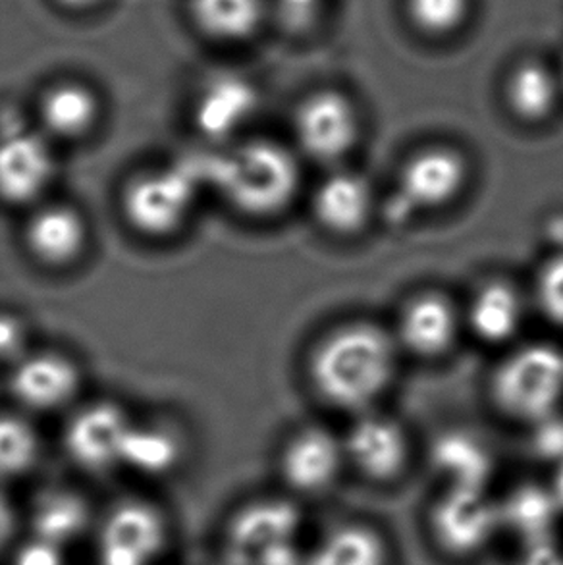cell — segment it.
Wrapping results in <instances>:
<instances>
[{
	"label": "cell",
	"mask_w": 563,
	"mask_h": 565,
	"mask_svg": "<svg viewBox=\"0 0 563 565\" xmlns=\"http://www.w3.org/2000/svg\"><path fill=\"white\" fill-rule=\"evenodd\" d=\"M301 188L297 154L270 138L237 139L209 151V193L249 221L286 213Z\"/></svg>",
	"instance_id": "cell-1"
},
{
	"label": "cell",
	"mask_w": 563,
	"mask_h": 565,
	"mask_svg": "<svg viewBox=\"0 0 563 565\" xmlns=\"http://www.w3.org/2000/svg\"><path fill=\"white\" fill-rule=\"evenodd\" d=\"M397 342L374 322L330 330L309 358V379L327 404L365 413L396 376Z\"/></svg>",
	"instance_id": "cell-2"
},
{
	"label": "cell",
	"mask_w": 563,
	"mask_h": 565,
	"mask_svg": "<svg viewBox=\"0 0 563 565\" xmlns=\"http://www.w3.org/2000/svg\"><path fill=\"white\" fill-rule=\"evenodd\" d=\"M209 193V154H185L138 170L124 184L120 209L138 236L174 237L190 224L201 198Z\"/></svg>",
	"instance_id": "cell-3"
},
{
	"label": "cell",
	"mask_w": 563,
	"mask_h": 565,
	"mask_svg": "<svg viewBox=\"0 0 563 565\" xmlns=\"http://www.w3.org/2000/svg\"><path fill=\"white\" fill-rule=\"evenodd\" d=\"M426 546L446 564H477L502 536L498 500L487 490L440 489L421 515Z\"/></svg>",
	"instance_id": "cell-4"
},
{
	"label": "cell",
	"mask_w": 563,
	"mask_h": 565,
	"mask_svg": "<svg viewBox=\"0 0 563 565\" xmlns=\"http://www.w3.org/2000/svg\"><path fill=\"white\" fill-rule=\"evenodd\" d=\"M174 543L170 513L152 498L130 494L97 513L92 546L95 565H160Z\"/></svg>",
	"instance_id": "cell-5"
},
{
	"label": "cell",
	"mask_w": 563,
	"mask_h": 565,
	"mask_svg": "<svg viewBox=\"0 0 563 565\" xmlns=\"http://www.w3.org/2000/svg\"><path fill=\"white\" fill-rule=\"evenodd\" d=\"M490 392L503 415L531 427L556 415L563 402L562 350L544 342L513 350L496 367Z\"/></svg>",
	"instance_id": "cell-6"
},
{
	"label": "cell",
	"mask_w": 563,
	"mask_h": 565,
	"mask_svg": "<svg viewBox=\"0 0 563 565\" xmlns=\"http://www.w3.org/2000/svg\"><path fill=\"white\" fill-rule=\"evenodd\" d=\"M469 182V162L448 146H431L412 154L400 170L396 190L384 213L394 224H404L421 213L452 205Z\"/></svg>",
	"instance_id": "cell-7"
},
{
	"label": "cell",
	"mask_w": 563,
	"mask_h": 565,
	"mask_svg": "<svg viewBox=\"0 0 563 565\" xmlns=\"http://www.w3.org/2000/svg\"><path fill=\"white\" fill-rule=\"evenodd\" d=\"M59 146L35 122L0 126V205L30 211L51 198Z\"/></svg>",
	"instance_id": "cell-8"
},
{
	"label": "cell",
	"mask_w": 563,
	"mask_h": 565,
	"mask_svg": "<svg viewBox=\"0 0 563 565\" xmlns=\"http://www.w3.org/2000/svg\"><path fill=\"white\" fill-rule=\"evenodd\" d=\"M134 419L115 399L100 397L74 405L62 428V448L70 463L92 477L123 469L124 448Z\"/></svg>",
	"instance_id": "cell-9"
},
{
	"label": "cell",
	"mask_w": 563,
	"mask_h": 565,
	"mask_svg": "<svg viewBox=\"0 0 563 565\" xmlns=\"http://www.w3.org/2000/svg\"><path fill=\"white\" fill-rule=\"evenodd\" d=\"M284 494L299 504L332 494L348 471L340 436L325 427H304L282 444L276 459Z\"/></svg>",
	"instance_id": "cell-10"
},
{
	"label": "cell",
	"mask_w": 563,
	"mask_h": 565,
	"mask_svg": "<svg viewBox=\"0 0 563 565\" xmlns=\"http://www.w3.org/2000/svg\"><path fill=\"white\" fill-rule=\"evenodd\" d=\"M342 443L348 471L374 489L397 487L412 469V438L404 425L389 415L361 413Z\"/></svg>",
	"instance_id": "cell-11"
},
{
	"label": "cell",
	"mask_w": 563,
	"mask_h": 565,
	"mask_svg": "<svg viewBox=\"0 0 563 565\" xmlns=\"http://www.w3.org/2000/svg\"><path fill=\"white\" fill-rule=\"evenodd\" d=\"M84 386L82 367L70 353L53 348H33L14 367L8 369V394L15 409L39 415L68 413L79 404Z\"/></svg>",
	"instance_id": "cell-12"
},
{
	"label": "cell",
	"mask_w": 563,
	"mask_h": 565,
	"mask_svg": "<svg viewBox=\"0 0 563 565\" xmlns=\"http://www.w3.org/2000/svg\"><path fill=\"white\" fill-rule=\"evenodd\" d=\"M294 134L301 153L312 161L334 164L358 146L361 116L346 93L319 89L296 108Z\"/></svg>",
	"instance_id": "cell-13"
},
{
	"label": "cell",
	"mask_w": 563,
	"mask_h": 565,
	"mask_svg": "<svg viewBox=\"0 0 563 565\" xmlns=\"http://www.w3.org/2000/svg\"><path fill=\"white\" fill-rule=\"evenodd\" d=\"M22 239L25 252L38 265L49 270H66L84 259L92 228L79 206L49 198L28 211Z\"/></svg>",
	"instance_id": "cell-14"
},
{
	"label": "cell",
	"mask_w": 563,
	"mask_h": 565,
	"mask_svg": "<svg viewBox=\"0 0 563 565\" xmlns=\"http://www.w3.org/2000/svg\"><path fill=\"white\" fill-rule=\"evenodd\" d=\"M259 110V92L240 74H221L201 85L193 105L191 120L195 130L216 147L230 146L245 138V126Z\"/></svg>",
	"instance_id": "cell-15"
},
{
	"label": "cell",
	"mask_w": 563,
	"mask_h": 565,
	"mask_svg": "<svg viewBox=\"0 0 563 565\" xmlns=\"http://www.w3.org/2000/svg\"><path fill=\"white\" fill-rule=\"evenodd\" d=\"M103 115V97L89 82L61 77L39 95L33 122L53 143L64 146L92 138Z\"/></svg>",
	"instance_id": "cell-16"
},
{
	"label": "cell",
	"mask_w": 563,
	"mask_h": 565,
	"mask_svg": "<svg viewBox=\"0 0 563 565\" xmlns=\"http://www.w3.org/2000/svg\"><path fill=\"white\" fill-rule=\"evenodd\" d=\"M461 322V311L446 294L421 291L402 307L394 340L413 355L434 360L454 348Z\"/></svg>",
	"instance_id": "cell-17"
},
{
	"label": "cell",
	"mask_w": 563,
	"mask_h": 565,
	"mask_svg": "<svg viewBox=\"0 0 563 565\" xmlns=\"http://www.w3.org/2000/svg\"><path fill=\"white\" fill-rule=\"evenodd\" d=\"M394 539L379 521H334L305 554V565H397Z\"/></svg>",
	"instance_id": "cell-18"
},
{
	"label": "cell",
	"mask_w": 563,
	"mask_h": 565,
	"mask_svg": "<svg viewBox=\"0 0 563 565\" xmlns=\"http://www.w3.org/2000/svg\"><path fill=\"white\" fill-rule=\"evenodd\" d=\"M185 18L195 35L214 46L249 45L270 20L268 0H185Z\"/></svg>",
	"instance_id": "cell-19"
},
{
	"label": "cell",
	"mask_w": 563,
	"mask_h": 565,
	"mask_svg": "<svg viewBox=\"0 0 563 565\" xmlns=\"http://www.w3.org/2000/svg\"><path fill=\"white\" fill-rule=\"evenodd\" d=\"M315 221L334 236H355L374 213V193L365 178L353 170H336L312 193Z\"/></svg>",
	"instance_id": "cell-20"
},
{
	"label": "cell",
	"mask_w": 563,
	"mask_h": 565,
	"mask_svg": "<svg viewBox=\"0 0 563 565\" xmlns=\"http://www.w3.org/2000/svg\"><path fill=\"white\" fill-rule=\"evenodd\" d=\"M188 456V438L170 419H134L124 448L123 469L147 479L174 473Z\"/></svg>",
	"instance_id": "cell-21"
},
{
	"label": "cell",
	"mask_w": 563,
	"mask_h": 565,
	"mask_svg": "<svg viewBox=\"0 0 563 565\" xmlns=\"http://www.w3.org/2000/svg\"><path fill=\"white\" fill-rule=\"evenodd\" d=\"M525 319V303L518 288L502 278H492L480 284L464 321L472 334L487 344H503L516 338Z\"/></svg>",
	"instance_id": "cell-22"
},
{
	"label": "cell",
	"mask_w": 563,
	"mask_h": 565,
	"mask_svg": "<svg viewBox=\"0 0 563 565\" xmlns=\"http://www.w3.org/2000/svg\"><path fill=\"white\" fill-rule=\"evenodd\" d=\"M502 535L518 539V544L554 539L563 515L549 484L519 482L498 500Z\"/></svg>",
	"instance_id": "cell-23"
},
{
	"label": "cell",
	"mask_w": 563,
	"mask_h": 565,
	"mask_svg": "<svg viewBox=\"0 0 563 565\" xmlns=\"http://www.w3.org/2000/svg\"><path fill=\"white\" fill-rule=\"evenodd\" d=\"M562 95L557 70L550 68L537 58L516 64L506 79V105L521 122L549 120Z\"/></svg>",
	"instance_id": "cell-24"
},
{
	"label": "cell",
	"mask_w": 563,
	"mask_h": 565,
	"mask_svg": "<svg viewBox=\"0 0 563 565\" xmlns=\"http://www.w3.org/2000/svg\"><path fill=\"white\" fill-rule=\"evenodd\" d=\"M431 463L440 479V489L487 490L495 469L490 451L482 444L457 433L434 443Z\"/></svg>",
	"instance_id": "cell-25"
},
{
	"label": "cell",
	"mask_w": 563,
	"mask_h": 565,
	"mask_svg": "<svg viewBox=\"0 0 563 565\" xmlns=\"http://www.w3.org/2000/svg\"><path fill=\"white\" fill-rule=\"evenodd\" d=\"M87 513L95 512L87 505V500L74 490H46L38 500L31 520H25V525H30L31 536L70 551V544L76 543L79 536L92 535L97 515L87 518Z\"/></svg>",
	"instance_id": "cell-26"
},
{
	"label": "cell",
	"mask_w": 563,
	"mask_h": 565,
	"mask_svg": "<svg viewBox=\"0 0 563 565\" xmlns=\"http://www.w3.org/2000/svg\"><path fill=\"white\" fill-rule=\"evenodd\" d=\"M45 454L35 417L20 409L0 412V484L10 489L38 471Z\"/></svg>",
	"instance_id": "cell-27"
},
{
	"label": "cell",
	"mask_w": 563,
	"mask_h": 565,
	"mask_svg": "<svg viewBox=\"0 0 563 565\" xmlns=\"http://www.w3.org/2000/svg\"><path fill=\"white\" fill-rule=\"evenodd\" d=\"M413 30L428 39L456 35L471 18L472 0H405Z\"/></svg>",
	"instance_id": "cell-28"
},
{
	"label": "cell",
	"mask_w": 563,
	"mask_h": 565,
	"mask_svg": "<svg viewBox=\"0 0 563 565\" xmlns=\"http://www.w3.org/2000/svg\"><path fill=\"white\" fill-rule=\"evenodd\" d=\"M534 303L550 322L563 327V253H554L534 276Z\"/></svg>",
	"instance_id": "cell-29"
},
{
	"label": "cell",
	"mask_w": 563,
	"mask_h": 565,
	"mask_svg": "<svg viewBox=\"0 0 563 565\" xmlns=\"http://www.w3.org/2000/svg\"><path fill=\"white\" fill-rule=\"evenodd\" d=\"M33 348V332L25 317L0 309V367H14Z\"/></svg>",
	"instance_id": "cell-30"
},
{
	"label": "cell",
	"mask_w": 563,
	"mask_h": 565,
	"mask_svg": "<svg viewBox=\"0 0 563 565\" xmlns=\"http://www.w3.org/2000/svg\"><path fill=\"white\" fill-rule=\"evenodd\" d=\"M4 565H70L68 551L30 535L20 541Z\"/></svg>",
	"instance_id": "cell-31"
},
{
	"label": "cell",
	"mask_w": 563,
	"mask_h": 565,
	"mask_svg": "<svg viewBox=\"0 0 563 565\" xmlns=\"http://www.w3.org/2000/svg\"><path fill=\"white\" fill-rule=\"evenodd\" d=\"M23 527L25 515L10 494V489L0 484V564L7 562L8 556L22 541Z\"/></svg>",
	"instance_id": "cell-32"
},
{
	"label": "cell",
	"mask_w": 563,
	"mask_h": 565,
	"mask_svg": "<svg viewBox=\"0 0 563 565\" xmlns=\"http://www.w3.org/2000/svg\"><path fill=\"white\" fill-rule=\"evenodd\" d=\"M533 450L539 458L557 466L563 461V417L560 413L533 425Z\"/></svg>",
	"instance_id": "cell-33"
},
{
	"label": "cell",
	"mask_w": 563,
	"mask_h": 565,
	"mask_svg": "<svg viewBox=\"0 0 563 565\" xmlns=\"http://www.w3.org/2000/svg\"><path fill=\"white\" fill-rule=\"evenodd\" d=\"M511 565H563V546L554 539L519 544L518 554Z\"/></svg>",
	"instance_id": "cell-34"
},
{
	"label": "cell",
	"mask_w": 563,
	"mask_h": 565,
	"mask_svg": "<svg viewBox=\"0 0 563 565\" xmlns=\"http://www.w3.org/2000/svg\"><path fill=\"white\" fill-rule=\"evenodd\" d=\"M322 0H278L284 18L291 23H301V25H309L312 22L315 14L319 12Z\"/></svg>",
	"instance_id": "cell-35"
},
{
	"label": "cell",
	"mask_w": 563,
	"mask_h": 565,
	"mask_svg": "<svg viewBox=\"0 0 563 565\" xmlns=\"http://www.w3.org/2000/svg\"><path fill=\"white\" fill-rule=\"evenodd\" d=\"M61 14L85 18L105 10L113 0H49Z\"/></svg>",
	"instance_id": "cell-36"
},
{
	"label": "cell",
	"mask_w": 563,
	"mask_h": 565,
	"mask_svg": "<svg viewBox=\"0 0 563 565\" xmlns=\"http://www.w3.org/2000/svg\"><path fill=\"white\" fill-rule=\"evenodd\" d=\"M544 237L556 253H563V213L550 214L544 222Z\"/></svg>",
	"instance_id": "cell-37"
},
{
	"label": "cell",
	"mask_w": 563,
	"mask_h": 565,
	"mask_svg": "<svg viewBox=\"0 0 563 565\" xmlns=\"http://www.w3.org/2000/svg\"><path fill=\"white\" fill-rule=\"evenodd\" d=\"M549 487L552 490V497L556 498L557 508L563 515V461L554 466V473H552Z\"/></svg>",
	"instance_id": "cell-38"
},
{
	"label": "cell",
	"mask_w": 563,
	"mask_h": 565,
	"mask_svg": "<svg viewBox=\"0 0 563 565\" xmlns=\"http://www.w3.org/2000/svg\"><path fill=\"white\" fill-rule=\"evenodd\" d=\"M557 77H560V85H562V93H563V62H562V66H560V70H557Z\"/></svg>",
	"instance_id": "cell-39"
}]
</instances>
